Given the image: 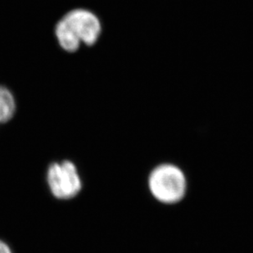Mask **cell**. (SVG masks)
Returning <instances> with one entry per match:
<instances>
[{"mask_svg": "<svg viewBox=\"0 0 253 253\" xmlns=\"http://www.w3.org/2000/svg\"><path fill=\"white\" fill-rule=\"evenodd\" d=\"M0 253H12L9 247L1 240H0Z\"/></svg>", "mask_w": 253, "mask_h": 253, "instance_id": "5", "label": "cell"}, {"mask_svg": "<svg viewBox=\"0 0 253 253\" xmlns=\"http://www.w3.org/2000/svg\"><path fill=\"white\" fill-rule=\"evenodd\" d=\"M102 25L94 13L85 9L70 11L56 26L57 41L62 49L69 53L78 50L82 43L92 46L97 43Z\"/></svg>", "mask_w": 253, "mask_h": 253, "instance_id": "1", "label": "cell"}, {"mask_svg": "<svg viewBox=\"0 0 253 253\" xmlns=\"http://www.w3.org/2000/svg\"><path fill=\"white\" fill-rule=\"evenodd\" d=\"M16 112V102L9 89L0 86V123L9 122Z\"/></svg>", "mask_w": 253, "mask_h": 253, "instance_id": "4", "label": "cell"}, {"mask_svg": "<svg viewBox=\"0 0 253 253\" xmlns=\"http://www.w3.org/2000/svg\"><path fill=\"white\" fill-rule=\"evenodd\" d=\"M151 194L157 200L173 204L182 200L186 193L184 172L173 164H162L153 169L148 179Z\"/></svg>", "mask_w": 253, "mask_h": 253, "instance_id": "2", "label": "cell"}, {"mask_svg": "<svg viewBox=\"0 0 253 253\" xmlns=\"http://www.w3.org/2000/svg\"><path fill=\"white\" fill-rule=\"evenodd\" d=\"M47 179L53 196L59 199L74 198L82 190L77 168L70 161L53 163L48 168Z\"/></svg>", "mask_w": 253, "mask_h": 253, "instance_id": "3", "label": "cell"}]
</instances>
